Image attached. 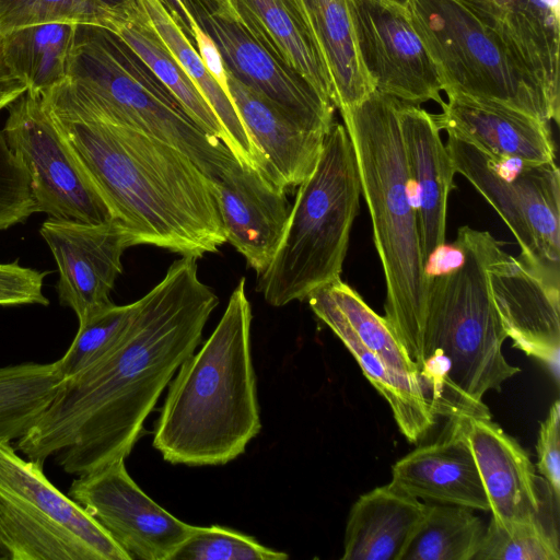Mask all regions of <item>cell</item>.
<instances>
[{"label": "cell", "mask_w": 560, "mask_h": 560, "mask_svg": "<svg viewBox=\"0 0 560 560\" xmlns=\"http://www.w3.org/2000/svg\"><path fill=\"white\" fill-rule=\"evenodd\" d=\"M63 88L88 112L158 138L218 178L238 162L205 133L173 94L114 32L77 24Z\"/></svg>", "instance_id": "6"}, {"label": "cell", "mask_w": 560, "mask_h": 560, "mask_svg": "<svg viewBox=\"0 0 560 560\" xmlns=\"http://www.w3.org/2000/svg\"><path fill=\"white\" fill-rule=\"evenodd\" d=\"M39 232L57 264L59 301L79 323L113 304L110 292L122 271L121 256L131 247L119 220L93 224L48 217Z\"/></svg>", "instance_id": "14"}, {"label": "cell", "mask_w": 560, "mask_h": 560, "mask_svg": "<svg viewBox=\"0 0 560 560\" xmlns=\"http://www.w3.org/2000/svg\"><path fill=\"white\" fill-rule=\"evenodd\" d=\"M191 31L192 42L197 47L196 49L198 50L207 70L221 89L231 97L228 85L226 69L218 46L198 22L191 26Z\"/></svg>", "instance_id": "40"}, {"label": "cell", "mask_w": 560, "mask_h": 560, "mask_svg": "<svg viewBox=\"0 0 560 560\" xmlns=\"http://www.w3.org/2000/svg\"><path fill=\"white\" fill-rule=\"evenodd\" d=\"M139 308V300L127 305L110 304L79 323L66 353L57 360L63 378L71 377L105 357L122 338Z\"/></svg>", "instance_id": "34"}, {"label": "cell", "mask_w": 560, "mask_h": 560, "mask_svg": "<svg viewBox=\"0 0 560 560\" xmlns=\"http://www.w3.org/2000/svg\"><path fill=\"white\" fill-rule=\"evenodd\" d=\"M0 436V547L8 560H130L108 533L56 488L44 465Z\"/></svg>", "instance_id": "8"}, {"label": "cell", "mask_w": 560, "mask_h": 560, "mask_svg": "<svg viewBox=\"0 0 560 560\" xmlns=\"http://www.w3.org/2000/svg\"><path fill=\"white\" fill-rule=\"evenodd\" d=\"M252 308L242 278L203 346L168 383L153 446L171 464L224 465L259 433L250 350Z\"/></svg>", "instance_id": "4"}, {"label": "cell", "mask_w": 560, "mask_h": 560, "mask_svg": "<svg viewBox=\"0 0 560 560\" xmlns=\"http://www.w3.org/2000/svg\"><path fill=\"white\" fill-rule=\"evenodd\" d=\"M560 402L556 400L540 423L536 443L537 468L545 477L555 502L560 498Z\"/></svg>", "instance_id": "39"}, {"label": "cell", "mask_w": 560, "mask_h": 560, "mask_svg": "<svg viewBox=\"0 0 560 560\" xmlns=\"http://www.w3.org/2000/svg\"><path fill=\"white\" fill-rule=\"evenodd\" d=\"M398 119L427 268L445 245L447 201L456 171L432 114L400 100Z\"/></svg>", "instance_id": "21"}, {"label": "cell", "mask_w": 560, "mask_h": 560, "mask_svg": "<svg viewBox=\"0 0 560 560\" xmlns=\"http://www.w3.org/2000/svg\"><path fill=\"white\" fill-rule=\"evenodd\" d=\"M63 381L57 361L0 368V436H23L42 415Z\"/></svg>", "instance_id": "31"}, {"label": "cell", "mask_w": 560, "mask_h": 560, "mask_svg": "<svg viewBox=\"0 0 560 560\" xmlns=\"http://www.w3.org/2000/svg\"><path fill=\"white\" fill-rule=\"evenodd\" d=\"M457 262L429 273L417 324L398 339L438 418L490 415L482 399L517 374L502 352L508 338L497 311L489 267L502 244L489 232L458 229Z\"/></svg>", "instance_id": "3"}, {"label": "cell", "mask_w": 560, "mask_h": 560, "mask_svg": "<svg viewBox=\"0 0 560 560\" xmlns=\"http://www.w3.org/2000/svg\"><path fill=\"white\" fill-rule=\"evenodd\" d=\"M433 442L416 447L392 467L390 483L427 502L490 511L486 489L465 431L453 417Z\"/></svg>", "instance_id": "20"}, {"label": "cell", "mask_w": 560, "mask_h": 560, "mask_svg": "<svg viewBox=\"0 0 560 560\" xmlns=\"http://www.w3.org/2000/svg\"><path fill=\"white\" fill-rule=\"evenodd\" d=\"M347 1L358 56L373 89L417 105H441V77L407 8L390 0Z\"/></svg>", "instance_id": "12"}, {"label": "cell", "mask_w": 560, "mask_h": 560, "mask_svg": "<svg viewBox=\"0 0 560 560\" xmlns=\"http://www.w3.org/2000/svg\"><path fill=\"white\" fill-rule=\"evenodd\" d=\"M458 1L541 88L559 118V0Z\"/></svg>", "instance_id": "18"}, {"label": "cell", "mask_w": 560, "mask_h": 560, "mask_svg": "<svg viewBox=\"0 0 560 560\" xmlns=\"http://www.w3.org/2000/svg\"><path fill=\"white\" fill-rule=\"evenodd\" d=\"M390 1L396 2V3H398V4H401V5H404V7H407V5H408V3H409L411 0H390Z\"/></svg>", "instance_id": "45"}, {"label": "cell", "mask_w": 560, "mask_h": 560, "mask_svg": "<svg viewBox=\"0 0 560 560\" xmlns=\"http://www.w3.org/2000/svg\"><path fill=\"white\" fill-rule=\"evenodd\" d=\"M558 536L538 518L502 524L491 517L474 560H559Z\"/></svg>", "instance_id": "35"}, {"label": "cell", "mask_w": 560, "mask_h": 560, "mask_svg": "<svg viewBox=\"0 0 560 560\" xmlns=\"http://www.w3.org/2000/svg\"><path fill=\"white\" fill-rule=\"evenodd\" d=\"M446 95L442 113L433 115L440 130L470 142L495 161L556 162L548 121L493 101L458 93Z\"/></svg>", "instance_id": "19"}, {"label": "cell", "mask_w": 560, "mask_h": 560, "mask_svg": "<svg viewBox=\"0 0 560 560\" xmlns=\"http://www.w3.org/2000/svg\"><path fill=\"white\" fill-rule=\"evenodd\" d=\"M173 94L189 118L229 149V137L218 117L167 49L142 9L120 21L114 32Z\"/></svg>", "instance_id": "28"}, {"label": "cell", "mask_w": 560, "mask_h": 560, "mask_svg": "<svg viewBox=\"0 0 560 560\" xmlns=\"http://www.w3.org/2000/svg\"><path fill=\"white\" fill-rule=\"evenodd\" d=\"M159 36L202 94L229 137V150L245 166L258 170L279 182L264 153L252 140L232 98L207 70L196 46L175 23L160 0H137Z\"/></svg>", "instance_id": "27"}, {"label": "cell", "mask_w": 560, "mask_h": 560, "mask_svg": "<svg viewBox=\"0 0 560 560\" xmlns=\"http://www.w3.org/2000/svg\"><path fill=\"white\" fill-rule=\"evenodd\" d=\"M226 75L234 106L272 173L287 188L299 186L314 171L326 133L308 129L269 97Z\"/></svg>", "instance_id": "23"}, {"label": "cell", "mask_w": 560, "mask_h": 560, "mask_svg": "<svg viewBox=\"0 0 560 560\" xmlns=\"http://www.w3.org/2000/svg\"><path fill=\"white\" fill-rule=\"evenodd\" d=\"M8 110L2 133L28 176L37 211L49 218L83 223L115 220L42 98L25 92Z\"/></svg>", "instance_id": "11"}, {"label": "cell", "mask_w": 560, "mask_h": 560, "mask_svg": "<svg viewBox=\"0 0 560 560\" xmlns=\"http://www.w3.org/2000/svg\"><path fill=\"white\" fill-rule=\"evenodd\" d=\"M125 20L98 0H0V36L39 24H88L115 32Z\"/></svg>", "instance_id": "33"}, {"label": "cell", "mask_w": 560, "mask_h": 560, "mask_svg": "<svg viewBox=\"0 0 560 560\" xmlns=\"http://www.w3.org/2000/svg\"><path fill=\"white\" fill-rule=\"evenodd\" d=\"M213 184L226 242L259 276L271 262L288 223V188L240 162Z\"/></svg>", "instance_id": "17"}, {"label": "cell", "mask_w": 560, "mask_h": 560, "mask_svg": "<svg viewBox=\"0 0 560 560\" xmlns=\"http://www.w3.org/2000/svg\"><path fill=\"white\" fill-rule=\"evenodd\" d=\"M68 495L108 533L130 560H171L195 527L147 495L128 474L125 459L78 476Z\"/></svg>", "instance_id": "13"}, {"label": "cell", "mask_w": 560, "mask_h": 560, "mask_svg": "<svg viewBox=\"0 0 560 560\" xmlns=\"http://www.w3.org/2000/svg\"><path fill=\"white\" fill-rule=\"evenodd\" d=\"M465 431L488 497L502 524L542 518L539 479L528 453L491 415L465 417Z\"/></svg>", "instance_id": "22"}, {"label": "cell", "mask_w": 560, "mask_h": 560, "mask_svg": "<svg viewBox=\"0 0 560 560\" xmlns=\"http://www.w3.org/2000/svg\"><path fill=\"white\" fill-rule=\"evenodd\" d=\"M361 184L346 127L334 122L312 174L299 185L281 242L256 290L276 307L305 301L340 278Z\"/></svg>", "instance_id": "7"}, {"label": "cell", "mask_w": 560, "mask_h": 560, "mask_svg": "<svg viewBox=\"0 0 560 560\" xmlns=\"http://www.w3.org/2000/svg\"><path fill=\"white\" fill-rule=\"evenodd\" d=\"M399 101L374 90L361 103L340 112L385 277L383 317L397 340L419 320L430 280L401 141Z\"/></svg>", "instance_id": "5"}, {"label": "cell", "mask_w": 560, "mask_h": 560, "mask_svg": "<svg viewBox=\"0 0 560 560\" xmlns=\"http://www.w3.org/2000/svg\"><path fill=\"white\" fill-rule=\"evenodd\" d=\"M492 298L513 347L559 377L560 273L534 267L503 248L489 267Z\"/></svg>", "instance_id": "15"}, {"label": "cell", "mask_w": 560, "mask_h": 560, "mask_svg": "<svg viewBox=\"0 0 560 560\" xmlns=\"http://www.w3.org/2000/svg\"><path fill=\"white\" fill-rule=\"evenodd\" d=\"M330 72L339 112L361 103L372 91L355 48L347 0H302Z\"/></svg>", "instance_id": "29"}, {"label": "cell", "mask_w": 560, "mask_h": 560, "mask_svg": "<svg viewBox=\"0 0 560 560\" xmlns=\"http://www.w3.org/2000/svg\"><path fill=\"white\" fill-rule=\"evenodd\" d=\"M218 303L198 277L197 258L176 259L139 299L118 343L88 369L63 378L15 448L40 465L55 456L74 476L126 459L162 392L196 351Z\"/></svg>", "instance_id": "1"}, {"label": "cell", "mask_w": 560, "mask_h": 560, "mask_svg": "<svg viewBox=\"0 0 560 560\" xmlns=\"http://www.w3.org/2000/svg\"><path fill=\"white\" fill-rule=\"evenodd\" d=\"M54 124L94 183L131 246L201 258L226 243L213 178L177 148L101 119L62 83L40 96Z\"/></svg>", "instance_id": "2"}, {"label": "cell", "mask_w": 560, "mask_h": 560, "mask_svg": "<svg viewBox=\"0 0 560 560\" xmlns=\"http://www.w3.org/2000/svg\"><path fill=\"white\" fill-rule=\"evenodd\" d=\"M197 22L214 40L226 71L269 97L308 129L328 132L335 122L334 103L268 52L240 21L200 16Z\"/></svg>", "instance_id": "16"}, {"label": "cell", "mask_w": 560, "mask_h": 560, "mask_svg": "<svg viewBox=\"0 0 560 560\" xmlns=\"http://www.w3.org/2000/svg\"><path fill=\"white\" fill-rule=\"evenodd\" d=\"M238 21L273 57L335 105L329 69L302 0H233Z\"/></svg>", "instance_id": "24"}, {"label": "cell", "mask_w": 560, "mask_h": 560, "mask_svg": "<svg viewBox=\"0 0 560 560\" xmlns=\"http://www.w3.org/2000/svg\"><path fill=\"white\" fill-rule=\"evenodd\" d=\"M456 173L492 206L521 247L520 258L560 273V171L556 162L521 164L505 175L501 162L470 142L448 135Z\"/></svg>", "instance_id": "10"}, {"label": "cell", "mask_w": 560, "mask_h": 560, "mask_svg": "<svg viewBox=\"0 0 560 560\" xmlns=\"http://www.w3.org/2000/svg\"><path fill=\"white\" fill-rule=\"evenodd\" d=\"M0 560H8L7 555L4 553V551L2 550L1 547H0Z\"/></svg>", "instance_id": "46"}, {"label": "cell", "mask_w": 560, "mask_h": 560, "mask_svg": "<svg viewBox=\"0 0 560 560\" xmlns=\"http://www.w3.org/2000/svg\"><path fill=\"white\" fill-rule=\"evenodd\" d=\"M428 510L390 482L362 494L352 505L342 560H401Z\"/></svg>", "instance_id": "25"}, {"label": "cell", "mask_w": 560, "mask_h": 560, "mask_svg": "<svg viewBox=\"0 0 560 560\" xmlns=\"http://www.w3.org/2000/svg\"><path fill=\"white\" fill-rule=\"evenodd\" d=\"M101 3L109 8L112 11L126 19L133 13L139 4L137 0H98Z\"/></svg>", "instance_id": "44"}, {"label": "cell", "mask_w": 560, "mask_h": 560, "mask_svg": "<svg viewBox=\"0 0 560 560\" xmlns=\"http://www.w3.org/2000/svg\"><path fill=\"white\" fill-rule=\"evenodd\" d=\"M406 8L446 94L493 101L559 124L541 88L458 0H411Z\"/></svg>", "instance_id": "9"}, {"label": "cell", "mask_w": 560, "mask_h": 560, "mask_svg": "<svg viewBox=\"0 0 560 560\" xmlns=\"http://www.w3.org/2000/svg\"><path fill=\"white\" fill-rule=\"evenodd\" d=\"M27 91L26 84L9 67L0 36V112Z\"/></svg>", "instance_id": "41"}, {"label": "cell", "mask_w": 560, "mask_h": 560, "mask_svg": "<svg viewBox=\"0 0 560 560\" xmlns=\"http://www.w3.org/2000/svg\"><path fill=\"white\" fill-rule=\"evenodd\" d=\"M44 279V272L18 261L0 264V306L48 305L43 291Z\"/></svg>", "instance_id": "38"}, {"label": "cell", "mask_w": 560, "mask_h": 560, "mask_svg": "<svg viewBox=\"0 0 560 560\" xmlns=\"http://www.w3.org/2000/svg\"><path fill=\"white\" fill-rule=\"evenodd\" d=\"M196 20L200 16L238 21L233 0H187Z\"/></svg>", "instance_id": "42"}, {"label": "cell", "mask_w": 560, "mask_h": 560, "mask_svg": "<svg viewBox=\"0 0 560 560\" xmlns=\"http://www.w3.org/2000/svg\"><path fill=\"white\" fill-rule=\"evenodd\" d=\"M306 301L314 314L348 350L368 351L395 372L419 380L412 361L385 318L376 314L341 278L315 289Z\"/></svg>", "instance_id": "26"}, {"label": "cell", "mask_w": 560, "mask_h": 560, "mask_svg": "<svg viewBox=\"0 0 560 560\" xmlns=\"http://www.w3.org/2000/svg\"><path fill=\"white\" fill-rule=\"evenodd\" d=\"M288 557L249 535L211 525L195 526L171 560H285Z\"/></svg>", "instance_id": "36"}, {"label": "cell", "mask_w": 560, "mask_h": 560, "mask_svg": "<svg viewBox=\"0 0 560 560\" xmlns=\"http://www.w3.org/2000/svg\"><path fill=\"white\" fill-rule=\"evenodd\" d=\"M36 212L28 176L0 130V231L24 222Z\"/></svg>", "instance_id": "37"}, {"label": "cell", "mask_w": 560, "mask_h": 560, "mask_svg": "<svg viewBox=\"0 0 560 560\" xmlns=\"http://www.w3.org/2000/svg\"><path fill=\"white\" fill-rule=\"evenodd\" d=\"M77 24L48 23L2 35L5 60L34 96L67 80V63Z\"/></svg>", "instance_id": "30"}, {"label": "cell", "mask_w": 560, "mask_h": 560, "mask_svg": "<svg viewBox=\"0 0 560 560\" xmlns=\"http://www.w3.org/2000/svg\"><path fill=\"white\" fill-rule=\"evenodd\" d=\"M160 2L194 44L191 26L197 23V20L187 0H160Z\"/></svg>", "instance_id": "43"}, {"label": "cell", "mask_w": 560, "mask_h": 560, "mask_svg": "<svg viewBox=\"0 0 560 560\" xmlns=\"http://www.w3.org/2000/svg\"><path fill=\"white\" fill-rule=\"evenodd\" d=\"M486 525L474 510L428 502L427 513L401 560H474Z\"/></svg>", "instance_id": "32"}]
</instances>
